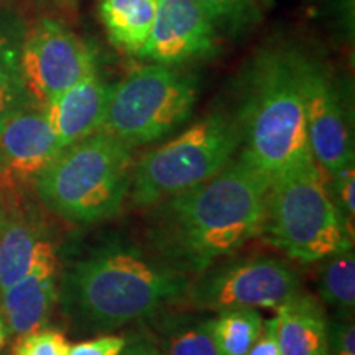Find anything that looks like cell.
<instances>
[{"mask_svg":"<svg viewBox=\"0 0 355 355\" xmlns=\"http://www.w3.org/2000/svg\"><path fill=\"white\" fill-rule=\"evenodd\" d=\"M268 189L242 155L230 159L209 180L146 207L150 250L188 277L201 273L261 235Z\"/></svg>","mask_w":355,"mask_h":355,"instance_id":"obj_1","label":"cell"},{"mask_svg":"<svg viewBox=\"0 0 355 355\" xmlns=\"http://www.w3.org/2000/svg\"><path fill=\"white\" fill-rule=\"evenodd\" d=\"M188 285V275L171 268L152 250L112 235L66 266L60 300L79 332L104 334L180 304Z\"/></svg>","mask_w":355,"mask_h":355,"instance_id":"obj_2","label":"cell"},{"mask_svg":"<svg viewBox=\"0 0 355 355\" xmlns=\"http://www.w3.org/2000/svg\"><path fill=\"white\" fill-rule=\"evenodd\" d=\"M242 157L272 183L286 173L313 165L295 51L265 48L247 64L234 115Z\"/></svg>","mask_w":355,"mask_h":355,"instance_id":"obj_3","label":"cell"},{"mask_svg":"<svg viewBox=\"0 0 355 355\" xmlns=\"http://www.w3.org/2000/svg\"><path fill=\"white\" fill-rule=\"evenodd\" d=\"M132 146L105 130L71 144L35 175L46 207L74 224H99L122 212L132 184Z\"/></svg>","mask_w":355,"mask_h":355,"instance_id":"obj_4","label":"cell"},{"mask_svg":"<svg viewBox=\"0 0 355 355\" xmlns=\"http://www.w3.org/2000/svg\"><path fill=\"white\" fill-rule=\"evenodd\" d=\"M261 235L293 260L314 263L354 245L318 163L270 183Z\"/></svg>","mask_w":355,"mask_h":355,"instance_id":"obj_5","label":"cell"},{"mask_svg":"<svg viewBox=\"0 0 355 355\" xmlns=\"http://www.w3.org/2000/svg\"><path fill=\"white\" fill-rule=\"evenodd\" d=\"M241 146L232 115L214 110L175 139L146 152L132 170L130 201L153 206L219 173Z\"/></svg>","mask_w":355,"mask_h":355,"instance_id":"obj_6","label":"cell"},{"mask_svg":"<svg viewBox=\"0 0 355 355\" xmlns=\"http://www.w3.org/2000/svg\"><path fill=\"white\" fill-rule=\"evenodd\" d=\"M198 96L196 74L178 66H141L114 84L102 130L132 148L153 144L188 121Z\"/></svg>","mask_w":355,"mask_h":355,"instance_id":"obj_7","label":"cell"},{"mask_svg":"<svg viewBox=\"0 0 355 355\" xmlns=\"http://www.w3.org/2000/svg\"><path fill=\"white\" fill-rule=\"evenodd\" d=\"M300 275L277 257L222 259L189 282L180 304L199 313L243 308H278L300 293Z\"/></svg>","mask_w":355,"mask_h":355,"instance_id":"obj_8","label":"cell"},{"mask_svg":"<svg viewBox=\"0 0 355 355\" xmlns=\"http://www.w3.org/2000/svg\"><path fill=\"white\" fill-rule=\"evenodd\" d=\"M293 51L311 153L318 166L332 176L354 162L352 119L322 61L296 48Z\"/></svg>","mask_w":355,"mask_h":355,"instance_id":"obj_9","label":"cell"},{"mask_svg":"<svg viewBox=\"0 0 355 355\" xmlns=\"http://www.w3.org/2000/svg\"><path fill=\"white\" fill-rule=\"evenodd\" d=\"M19 64L30 96L43 109L66 89L97 71L91 46L51 19L40 20L26 35Z\"/></svg>","mask_w":355,"mask_h":355,"instance_id":"obj_10","label":"cell"},{"mask_svg":"<svg viewBox=\"0 0 355 355\" xmlns=\"http://www.w3.org/2000/svg\"><path fill=\"white\" fill-rule=\"evenodd\" d=\"M157 10L148 38L137 58L180 66L216 51L217 32L194 0H155Z\"/></svg>","mask_w":355,"mask_h":355,"instance_id":"obj_11","label":"cell"},{"mask_svg":"<svg viewBox=\"0 0 355 355\" xmlns=\"http://www.w3.org/2000/svg\"><path fill=\"white\" fill-rule=\"evenodd\" d=\"M56 252L51 242L40 241L33 268L20 282L0 291V316L8 334L24 336L44 327L58 300Z\"/></svg>","mask_w":355,"mask_h":355,"instance_id":"obj_12","label":"cell"},{"mask_svg":"<svg viewBox=\"0 0 355 355\" xmlns=\"http://www.w3.org/2000/svg\"><path fill=\"white\" fill-rule=\"evenodd\" d=\"M61 145L40 105L0 119V165L3 176H35L51 163Z\"/></svg>","mask_w":355,"mask_h":355,"instance_id":"obj_13","label":"cell"},{"mask_svg":"<svg viewBox=\"0 0 355 355\" xmlns=\"http://www.w3.org/2000/svg\"><path fill=\"white\" fill-rule=\"evenodd\" d=\"M112 87L94 71L44 107L61 148L101 130Z\"/></svg>","mask_w":355,"mask_h":355,"instance_id":"obj_14","label":"cell"},{"mask_svg":"<svg viewBox=\"0 0 355 355\" xmlns=\"http://www.w3.org/2000/svg\"><path fill=\"white\" fill-rule=\"evenodd\" d=\"M275 322L282 355H326L329 321L313 295H293L277 308Z\"/></svg>","mask_w":355,"mask_h":355,"instance_id":"obj_15","label":"cell"},{"mask_svg":"<svg viewBox=\"0 0 355 355\" xmlns=\"http://www.w3.org/2000/svg\"><path fill=\"white\" fill-rule=\"evenodd\" d=\"M214 318L199 311L159 309L140 322L141 332L165 355H219L212 336Z\"/></svg>","mask_w":355,"mask_h":355,"instance_id":"obj_16","label":"cell"},{"mask_svg":"<svg viewBox=\"0 0 355 355\" xmlns=\"http://www.w3.org/2000/svg\"><path fill=\"white\" fill-rule=\"evenodd\" d=\"M155 0H101L99 17L115 48L137 56L152 30Z\"/></svg>","mask_w":355,"mask_h":355,"instance_id":"obj_17","label":"cell"},{"mask_svg":"<svg viewBox=\"0 0 355 355\" xmlns=\"http://www.w3.org/2000/svg\"><path fill=\"white\" fill-rule=\"evenodd\" d=\"M40 241L43 239L33 222L17 212L0 211V291L30 273Z\"/></svg>","mask_w":355,"mask_h":355,"instance_id":"obj_18","label":"cell"},{"mask_svg":"<svg viewBox=\"0 0 355 355\" xmlns=\"http://www.w3.org/2000/svg\"><path fill=\"white\" fill-rule=\"evenodd\" d=\"M316 283L321 300L336 316L352 318L355 308V255L352 248L316 261Z\"/></svg>","mask_w":355,"mask_h":355,"instance_id":"obj_19","label":"cell"},{"mask_svg":"<svg viewBox=\"0 0 355 355\" xmlns=\"http://www.w3.org/2000/svg\"><path fill=\"white\" fill-rule=\"evenodd\" d=\"M263 319L257 309L222 311L212 321V336L219 355H247L260 336Z\"/></svg>","mask_w":355,"mask_h":355,"instance_id":"obj_20","label":"cell"},{"mask_svg":"<svg viewBox=\"0 0 355 355\" xmlns=\"http://www.w3.org/2000/svg\"><path fill=\"white\" fill-rule=\"evenodd\" d=\"M209 17L217 33L241 37L259 24L261 13L257 0H194Z\"/></svg>","mask_w":355,"mask_h":355,"instance_id":"obj_21","label":"cell"},{"mask_svg":"<svg viewBox=\"0 0 355 355\" xmlns=\"http://www.w3.org/2000/svg\"><path fill=\"white\" fill-rule=\"evenodd\" d=\"M33 104V97L21 78L20 64H0V119Z\"/></svg>","mask_w":355,"mask_h":355,"instance_id":"obj_22","label":"cell"},{"mask_svg":"<svg viewBox=\"0 0 355 355\" xmlns=\"http://www.w3.org/2000/svg\"><path fill=\"white\" fill-rule=\"evenodd\" d=\"M69 345L63 332L40 327L19 337L13 355H68Z\"/></svg>","mask_w":355,"mask_h":355,"instance_id":"obj_23","label":"cell"},{"mask_svg":"<svg viewBox=\"0 0 355 355\" xmlns=\"http://www.w3.org/2000/svg\"><path fill=\"white\" fill-rule=\"evenodd\" d=\"M332 183L327 186L332 201L340 211V214L349 224V227L354 229V217H355V163H349L343 170L332 175Z\"/></svg>","mask_w":355,"mask_h":355,"instance_id":"obj_24","label":"cell"},{"mask_svg":"<svg viewBox=\"0 0 355 355\" xmlns=\"http://www.w3.org/2000/svg\"><path fill=\"white\" fill-rule=\"evenodd\" d=\"M326 355H355L354 316H336L332 321H329Z\"/></svg>","mask_w":355,"mask_h":355,"instance_id":"obj_25","label":"cell"},{"mask_svg":"<svg viewBox=\"0 0 355 355\" xmlns=\"http://www.w3.org/2000/svg\"><path fill=\"white\" fill-rule=\"evenodd\" d=\"M125 344V336L104 334L97 336L94 339H87L83 340V343L69 345L68 355H121Z\"/></svg>","mask_w":355,"mask_h":355,"instance_id":"obj_26","label":"cell"},{"mask_svg":"<svg viewBox=\"0 0 355 355\" xmlns=\"http://www.w3.org/2000/svg\"><path fill=\"white\" fill-rule=\"evenodd\" d=\"M247 355H282L277 339V322H275V318L263 322L260 336L257 337V340Z\"/></svg>","mask_w":355,"mask_h":355,"instance_id":"obj_27","label":"cell"},{"mask_svg":"<svg viewBox=\"0 0 355 355\" xmlns=\"http://www.w3.org/2000/svg\"><path fill=\"white\" fill-rule=\"evenodd\" d=\"M125 337L127 344L121 355H165L141 331Z\"/></svg>","mask_w":355,"mask_h":355,"instance_id":"obj_28","label":"cell"},{"mask_svg":"<svg viewBox=\"0 0 355 355\" xmlns=\"http://www.w3.org/2000/svg\"><path fill=\"white\" fill-rule=\"evenodd\" d=\"M20 50H17L8 40L0 35V64H19Z\"/></svg>","mask_w":355,"mask_h":355,"instance_id":"obj_29","label":"cell"},{"mask_svg":"<svg viewBox=\"0 0 355 355\" xmlns=\"http://www.w3.org/2000/svg\"><path fill=\"white\" fill-rule=\"evenodd\" d=\"M7 336H8L7 326H6V322H3L2 316H0V350L3 349V345H6V343H7Z\"/></svg>","mask_w":355,"mask_h":355,"instance_id":"obj_30","label":"cell"},{"mask_svg":"<svg viewBox=\"0 0 355 355\" xmlns=\"http://www.w3.org/2000/svg\"><path fill=\"white\" fill-rule=\"evenodd\" d=\"M55 2H74V0H55Z\"/></svg>","mask_w":355,"mask_h":355,"instance_id":"obj_31","label":"cell"},{"mask_svg":"<svg viewBox=\"0 0 355 355\" xmlns=\"http://www.w3.org/2000/svg\"><path fill=\"white\" fill-rule=\"evenodd\" d=\"M0 178H6V176H3V171H2V165H0Z\"/></svg>","mask_w":355,"mask_h":355,"instance_id":"obj_32","label":"cell"},{"mask_svg":"<svg viewBox=\"0 0 355 355\" xmlns=\"http://www.w3.org/2000/svg\"><path fill=\"white\" fill-rule=\"evenodd\" d=\"M0 201H2V198H0Z\"/></svg>","mask_w":355,"mask_h":355,"instance_id":"obj_33","label":"cell"}]
</instances>
